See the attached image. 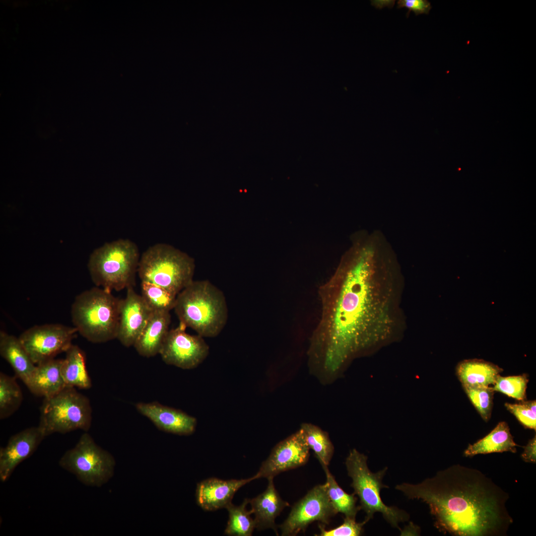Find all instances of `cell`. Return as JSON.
I'll use <instances>...</instances> for the list:
<instances>
[{"label":"cell","mask_w":536,"mask_h":536,"mask_svg":"<svg viewBox=\"0 0 536 536\" xmlns=\"http://www.w3.org/2000/svg\"><path fill=\"white\" fill-rule=\"evenodd\" d=\"M379 231L358 234L320 290L321 316L308 349L310 370L330 382L353 358L394 337L401 323L402 274Z\"/></svg>","instance_id":"6da1fadb"},{"label":"cell","mask_w":536,"mask_h":536,"mask_svg":"<svg viewBox=\"0 0 536 536\" xmlns=\"http://www.w3.org/2000/svg\"><path fill=\"white\" fill-rule=\"evenodd\" d=\"M396 489L427 504L441 532L458 536H499L513 520L507 494L478 470L454 465L416 484Z\"/></svg>","instance_id":"7a4b0ae2"},{"label":"cell","mask_w":536,"mask_h":536,"mask_svg":"<svg viewBox=\"0 0 536 536\" xmlns=\"http://www.w3.org/2000/svg\"><path fill=\"white\" fill-rule=\"evenodd\" d=\"M174 309L181 323L202 337L218 335L228 308L223 292L208 280H193L177 296Z\"/></svg>","instance_id":"3957f363"},{"label":"cell","mask_w":536,"mask_h":536,"mask_svg":"<svg viewBox=\"0 0 536 536\" xmlns=\"http://www.w3.org/2000/svg\"><path fill=\"white\" fill-rule=\"evenodd\" d=\"M121 299L111 291L93 287L75 298L71 315L74 327L83 337L93 343L117 338Z\"/></svg>","instance_id":"277c9868"},{"label":"cell","mask_w":536,"mask_h":536,"mask_svg":"<svg viewBox=\"0 0 536 536\" xmlns=\"http://www.w3.org/2000/svg\"><path fill=\"white\" fill-rule=\"evenodd\" d=\"M140 257L137 246L129 239L105 243L90 256L91 279L97 286L111 292L134 287Z\"/></svg>","instance_id":"5b68a950"},{"label":"cell","mask_w":536,"mask_h":536,"mask_svg":"<svg viewBox=\"0 0 536 536\" xmlns=\"http://www.w3.org/2000/svg\"><path fill=\"white\" fill-rule=\"evenodd\" d=\"M194 259L165 243L149 247L140 257L137 273L141 281L160 286L176 295L193 281Z\"/></svg>","instance_id":"8992f818"},{"label":"cell","mask_w":536,"mask_h":536,"mask_svg":"<svg viewBox=\"0 0 536 536\" xmlns=\"http://www.w3.org/2000/svg\"><path fill=\"white\" fill-rule=\"evenodd\" d=\"M367 461V457L355 449L350 451L345 460L348 475L352 480L351 486L360 499V509L366 513L365 519L369 521L375 513L380 512L392 526L399 528V524L407 521L409 516L397 507L385 505L381 499V490L389 487L382 482L387 468L373 473Z\"/></svg>","instance_id":"52a82bcc"},{"label":"cell","mask_w":536,"mask_h":536,"mask_svg":"<svg viewBox=\"0 0 536 536\" xmlns=\"http://www.w3.org/2000/svg\"><path fill=\"white\" fill-rule=\"evenodd\" d=\"M92 422L89 399L75 388L66 387L57 394L44 398L38 426L45 436L76 430L88 431Z\"/></svg>","instance_id":"ba28073f"},{"label":"cell","mask_w":536,"mask_h":536,"mask_svg":"<svg viewBox=\"0 0 536 536\" xmlns=\"http://www.w3.org/2000/svg\"><path fill=\"white\" fill-rule=\"evenodd\" d=\"M59 464L82 483L101 487L114 475L116 461L109 452L98 446L85 432L74 447L64 453Z\"/></svg>","instance_id":"9c48e42d"},{"label":"cell","mask_w":536,"mask_h":536,"mask_svg":"<svg viewBox=\"0 0 536 536\" xmlns=\"http://www.w3.org/2000/svg\"><path fill=\"white\" fill-rule=\"evenodd\" d=\"M78 333L74 327L61 324L35 326L26 330L19 339L35 364L53 359L66 352Z\"/></svg>","instance_id":"30bf717a"},{"label":"cell","mask_w":536,"mask_h":536,"mask_svg":"<svg viewBox=\"0 0 536 536\" xmlns=\"http://www.w3.org/2000/svg\"><path fill=\"white\" fill-rule=\"evenodd\" d=\"M335 514L326 483L318 485L292 507L287 519L279 526L281 536H296L316 521L328 524L331 518Z\"/></svg>","instance_id":"8fae6325"},{"label":"cell","mask_w":536,"mask_h":536,"mask_svg":"<svg viewBox=\"0 0 536 536\" xmlns=\"http://www.w3.org/2000/svg\"><path fill=\"white\" fill-rule=\"evenodd\" d=\"M186 327L179 326L169 331L159 354L167 364L183 369L195 368L201 364L209 353V346L199 335H191Z\"/></svg>","instance_id":"7c38bea8"},{"label":"cell","mask_w":536,"mask_h":536,"mask_svg":"<svg viewBox=\"0 0 536 536\" xmlns=\"http://www.w3.org/2000/svg\"><path fill=\"white\" fill-rule=\"evenodd\" d=\"M309 450L300 428L273 448L268 457L253 476L254 480L274 478L280 473L304 465L309 459Z\"/></svg>","instance_id":"4fadbf2b"},{"label":"cell","mask_w":536,"mask_h":536,"mask_svg":"<svg viewBox=\"0 0 536 536\" xmlns=\"http://www.w3.org/2000/svg\"><path fill=\"white\" fill-rule=\"evenodd\" d=\"M127 289L126 297L120 300L116 338L124 346L129 347L134 345L153 311L133 287Z\"/></svg>","instance_id":"5bb4252c"},{"label":"cell","mask_w":536,"mask_h":536,"mask_svg":"<svg viewBox=\"0 0 536 536\" xmlns=\"http://www.w3.org/2000/svg\"><path fill=\"white\" fill-rule=\"evenodd\" d=\"M38 426L25 429L9 439L6 445L0 449V479L6 481L17 467L30 457L45 437Z\"/></svg>","instance_id":"9a60e30c"},{"label":"cell","mask_w":536,"mask_h":536,"mask_svg":"<svg viewBox=\"0 0 536 536\" xmlns=\"http://www.w3.org/2000/svg\"><path fill=\"white\" fill-rule=\"evenodd\" d=\"M136 410L160 430L179 435H189L196 428V418L182 410L158 402H137Z\"/></svg>","instance_id":"2e32d148"},{"label":"cell","mask_w":536,"mask_h":536,"mask_svg":"<svg viewBox=\"0 0 536 536\" xmlns=\"http://www.w3.org/2000/svg\"><path fill=\"white\" fill-rule=\"evenodd\" d=\"M253 480V476L241 479L222 480L215 477L204 479L197 484V502L205 511L225 508L232 503L235 493Z\"/></svg>","instance_id":"e0dca14e"},{"label":"cell","mask_w":536,"mask_h":536,"mask_svg":"<svg viewBox=\"0 0 536 536\" xmlns=\"http://www.w3.org/2000/svg\"><path fill=\"white\" fill-rule=\"evenodd\" d=\"M268 480L266 489L257 497L249 499V503L251 506L250 510L255 515L256 528L258 530L271 529L277 535L275 520L289 504L280 497L274 486L273 478Z\"/></svg>","instance_id":"ac0fdd59"},{"label":"cell","mask_w":536,"mask_h":536,"mask_svg":"<svg viewBox=\"0 0 536 536\" xmlns=\"http://www.w3.org/2000/svg\"><path fill=\"white\" fill-rule=\"evenodd\" d=\"M170 323V312L153 311L133 345L137 352L146 357L159 354Z\"/></svg>","instance_id":"d6986e66"},{"label":"cell","mask_w":536,"mask_h":536,"mask_svg":"<svg viewBox=\"0 0 536 536\" xmlns=\"http://www.w3.org/2000/svg\"><path fill=\"white\" fill-rule=\"evenodd\" d=\"M63 359L55 358L36 365L25 385L34 395L44 398L51 397L66 387L62 372Z\"/></svg>","instance_id":"ffe728a7"},{"label":"cell","mask_w":536,"mask_h":536,"mask_svg":"<svg viewBox=\"0 0 536 536\" xmlns=\"http://www.w3.org/2000/svg\"><path fill=\"white\" fill-rule=\"evenodd\" d=\"M456 374L463 387H488L493 385L503 371L497 365L483 359H466L456 367Z\"/></svg>","instance_id":"44dd1931"},{"label":"cell","mask_w":536,"mask_h":536,"mask_svg":"<svg viewBox=\"0 0 536 536\" xmlns=\"http://www.w3.org/2000/svg\"><path fill=\"white\" fill-rule=\"evenodd\" d=\"M0 354L10 365L16 376L26 385L36 365L31 359L19 337L0 331Z\"/></svg>","instance_id":"7402d4cb"},{"label":"cell","mask_w":536,"mask_h":536,"mask_svg":"<svg viewBox=\"0 0 536 536\" xmlns=\"http://www.w3.org/2000/svg\"><path fill=\"white\" fill-rule=\"evenodd\" d=\"M518 445L515 442L508 424L501 421L486 436L473 444H469L465 450L466 457L478 454L509 452L515 453Z\"/></svg>","instance_id":"603a6c76"},{"label":"cell","mask_w":536,"mask_h":536,"mask_svg":"<svg viewBox=\"0 0 536 536\" xmlns=\"http://www.w3.org/2000/svg\"><path fill=\"white\" fill-rule=\"evenodd\" d=\"M61 366L66 387L89 389L92 382L86 366V355L77 345L72 344L66 352Z\"/></svg>","instance_id":"cb8c5ba5"},{"label":"cell","mask_w":536,"mask_h":536,"mask_svg":"<svg viewBox=\"0 0 536 536\" xmlns=\"http://www.w3.org/2000/svg\"><path fill=\"white\" fill-rule=\"evenodd\" d=\"M326 476V489L331 504L336 514L341 513L345 517L355 519L361 509L356 505L357 498L354 493L345 492L337 484L334 476L329 471L328 466H322Z\"/></svg>","instance_id":"d4e9b609"},{"label":"cell","mask_w":536,"mask_h":536,"mask_svg":"<svg viewBox=\"0 0 536 536\" xmlns=\"http://www.w3.org/2000/svg\"><path fill=\"white\" fill-rule=\"evenodd\" d=\"M300 428L310 449L322 466H328L334 452V447L328 433L311 423H303Z\"/></svg>","instance_id":"484cf974"},{"label":"cell","mask_w":536,"mask_h":536,"mask_svg":"<svg viewBox=\"0 0 536 536\" xmlns=\"http://www.w3.org/2000/svg\"><path fill=\"white\" fill-rule=\"evenodd\" d=\"M249 499L245 498L242 503L236 506L232 503L225 508L228 512L229 519L224 534L234 536H251L256 528L251 510H247Z\"/></svg>","instance_id":"4316f807"},{"label":"cell","mask_w":536,"mask_h":536,"mask_svg":"<svg viewBox=\"0 0 536 536\" xmlns=\"http://www.w3.org/2000/svg\"><path fill=\"white\" fill-rule=\"evenodd\" d=\"M23 401L22 391L15 377L0 373V419L8 418L17 411Z\"/></svg>","instance_id":"83f0119b"},{"label":"cell","mask_w":536,"mask_h":536,"mask_svg":"<svg viewBox=\"0 0 536 536\" xmlns=\"http://www.w3.org/2000/svg\"><path fill=\"white\" fill-rule=\"evenodd\" d=\"M141 296L152 311L170 312L174 308L177 295L158 285L142 281Z\"/></svg>","instance_id":"f1b7e54d"},{"label":"cell","mask_w":536,"mask_h":536,"mask_svg":"<svg viewBox=\"0 0 536 536\" xmlns=\"http://www.w3.org/2000/svg\"><path fill=\"white\" fill-rule=\"evenodd\" d=\"M529 382L526 374L518 376L502 377L499 375L492 386L494 391L501 392L520 401L526 399V389Z\"/></svg>","instance_id":"f546056e"},{"label":"cell","mask_w":536,"mask_h":536,"mask_svg":"<svg viewBox=\"0 0 536 536\" xmlns=\"http://www.w3.org/2000/svg\"><path fill=\"white\" fill-rule=\"evenodd\" d=\"M467 396L481 418L487 422L491 414L494 391L492 387H463Z\"/></svg>","instance_id":"4dcf8cb0"},{"label":"cell","mask_w":536,"mask_h":536,"mask_svg":"<svg viewBox=\"0 0 536 536\" xmlns=\"http://www.w3.org/2000/svg\"><path fill=\"white\" fill-rule=\"evenodd\" d=\"M368 521L364 519L357 523L355 519L345 517L343 523L339 526L327 530L323 525H319L320 533L318 536H358L363 532V526Z\"/></svg>","instance_id":"1f68e13d"},{"label":"cell","mask_w":536,"mask_h":536,"mask_svg":"<svg viewBox=\"0 0 536 536\" xmlns=\"http://www.w3.org/2000/svg\"><path fill=\"white\" fill-rule=\"evenodd\" d=\"M507 409L526 428L536 429V413L521 402L519 403H505Z\"/></svg>","instance_id":"d6a6232c"},{"label":"cell","mask_w":536,"mask_h":536,"mask_svg":"<svg viewBox=\"0 0 536 536\" xmlns=\"http://www.w3.org/2000/svg\"><path fill=\"white\" fill-rule=\"evenodd\" d=\"M397 7H405L408 9L406 14L408 17L410 11H413L416 15L421 14H428L431 8V5L426 0H399L397 2Z\"/></svg>","instance_id":"836d02e7"},{"label":"cell","mask_w":536,"mask_h":536,"mask_svg":"<svg viewBox=\"0 0 536 536\" xmlns=\"http://www.w3.org/2000/svg\"><path fill=\"white\" fill-rule=\"evenodd\" d=\"M521 457L527 463H536V435L530 440L524 447Z\"/></svg>","instance_id":"e575fe53"}]
</instances>
